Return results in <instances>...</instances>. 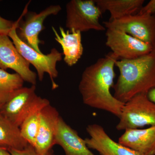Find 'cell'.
<instances>
[{"label":"cell","instance_id":"6da1fadb","mask_svg":"<svg viewBox=\"0 0 155 155\" xmlns=\"http://www.w3.org/2000/svg\"><path fill=\"white\" fill-rule=\"evenodd\" d=\"M119 58L110 52L87 67L78 85L84 104L109 112L119 118L125 103L111 94L116 77L114 67Z\"/></svg>","mask_w":155,"mask_h":155},{"label":"cell","instance_id":"7a4b0ae2","mask_svg":"<svg viewBox=\"0 0 155 155\" xmlns=\"http://www.w3.org/2000/svg\"><path fill=\"white\" fill-rule=\"evenodd\" d=\"M115 66L119 75L113 88L114 97L120 101L125 103L136 95L147 93L155 87V55L152 52L136 59H120Z\"/></svg>","mask_w":155,"mask_h":155},{"label":"cell","instance_id":"3957f363","mask_svg":"<svg viewBox=\"0 0 155 155\" xmlns=\"http://www.w3.org/2000/svg\"><path fill=\"white\" fill-rule=\"evenodd\" d=\"M18 21L15 22L14 28L9 32L8 36L13 41L15 47L26 61L31 64L36 69L39 80L41 81L45 73L49 75L52 84V88L56 89L58 85L55 82L54 79L58 77V72L57 64L62 59L63 54L57 49L53 48L49 54H41L33 49L22 41L18 37L17 28Z\"/></svg>","mask_w":155,"mask_h":155},{"label":"cell","instance_id":"277c9868","mask_svg":"<svg viewBox=\"0 0 155 155\" xmlns=\"http://www.w3.org/2000/svg\"><path fill=\"white\" fill-rule=\"evenodd\" d=\"M147 94H138L125 103L116 126L117 130L155 126V104L149 99Z\"/></svg>","mask_w":155,"mask_h":155},{"label":"cell","instance_id":"5b68a950","mask_svg":"<svg viewBox=\"0 0 155 155\" xmlns=\"http://www.w3.org/2000/svg\"><path fill=\"white\" fill-rule=\"evenodd\" d=\"M66 26L69 31L83 32L91 30L103 31L106 28L100 23L101 11L94 0H71L66 5Z\"/></svg>","mask_w":155,"mask_h":155},{"label":"cell","instance_id":"8992f818","mask_svg":"<svg viewBox=\"0 0 155 155\" xmlns=\"http://www.w3.org/2000/svg\"><path fill=\"white\" fill-rule=\"evenodd\" d=\"M61 9L60 5H52L38 13L26 11L24 14L25 19H21V17L18 20L16 31L18 37L28 46L43 54L39 48L42 42L39 38V35L45 28L44 22L48 17L57 15Z\"/></svg>","mask_w":155,"mask_h":155},{"label":"cell","instance_id":"52a82bcc","mask_svg":"<svg viewBox=\"0 0 155 155\" xmlns=\"http://www.w3.org/2000/svg\"><path fill=\"white\" fill-rule=\"evenodd\" d=\"M103 23L106 29H118L152 45L155 42V15L137 14Z\"/></svg>","mask_w":155,"mask_h":155},{"label":"cell","instance_id":"ba28073f","mask_svg":"<svg viewBox=\"0 0 155 155\" xmlns=\"http://www.w3.org/2000/svg\"><path fill=\"white\" fill-rule=\"evenodd\" d=\"M106 45L120 59L131 60L151 53L153 45L114 28H107Z\"/></svg>","mask_w":155,"mask_h":155},{"label":"cell","instance_id":"9c48e42d","mask_svg":"<svg viewBox=\"0 0 155 155\" xmlns=\"http://www.w3.org/2000/svg\"><path fill=\"white\" fill-rule=\"evenodd\" d=\"M36 87H22L2 106L0 113L14 125L20 127L39 102L41 97L35 93Z\"/></svg>","mask_w":155,"mask_h":155},{"label":"cell","instance_id":"30bf717a","mask_svg":"<svg viewBox=\"0 0 155 155\" xmlns=\"http://www.w3.org/2000/svg\"><path fill=\"white\" fill-rule=\"evenodd\" d=\"M0 68L14 70L24 81L36 84L37 75L30 69V64L19 54L8 35H0Z\"/></svg>","mask_w":155,"mask_h":155},{"label":"cell","instance_id":"8fae6325","mask_svg":"<svg viewBox=\"0 0 155 155\" xmlns=\"http://www.w3.org/2000/svg\"><path fill=\"white\" fill-rule=\"evenodd\" d=\"M60 117L57 109L50 104L42 109L38 133L34 147L39 154L45 155L55 145V139Z\"/></svg>","mask_w":155,"mask_h":155},{"label":"cell","instance_id":"7c38bea8","mask_svg":"<svg viewBox=\"0 0 155 155\" xmlns=\"http://www.w3.org/2000/svg\"><path fill=\"white\" fill-rule=\"evenodd\" d=\"M86 130L90 136L84 139L87 146L101 155H142L114 141L101 125L91 124L87 125Z\"/></svg>","mask_w":155,"mask_h":155},{"label":"cell","instance_id":"4fadbf2b","mask_svg":"<svg viewBox=\"0 0 155 155\" xmlns=\"http://www.w3.org/2000/svg\"><path fill=\"white\" fill-rule=\"evenodd\" d=\"M119 143L142 155H155V126L125 130Z\"/></svg>","mask_w":155,"mask_h":155},{"label":"cell","instance_id":"5bb4252c","mask_svg":"<svg viewBox=\"0 0 155 155\" xmlns=\"http://www.w3.org/2000/svg\"><path fill=\"white\" fill-rule=\"evenodd\" d=\"M55 144L60 145L65 155H95L87 146L76 130L60 117L56 133Z\"/></svg>","mask_w":155,"mask_h":155},{"label":"cell","instance_id":"9a60e30c","mask_svg":"<svg viewBox=\"0 0 155 155\" xmlns=\"http://www.w3.org/2000/svg\"><path fill=\"white\" fill-rule=\"evenodd\" d=\"M55 39L61 45L63 49L64 62L69 67L77 64L83 54V47L81 43V32L78 31H65L59 28L61 35L54 27H52Z\"/></svg>","mask_w":155,"mask_h":155},{"label":"cell","instance_id":"2e32d148","mask_svg":"<svg viewBox=\"0 0 155 155\" xmlns=\"http://www.w3.org/2000/svg\"><path fill=\"white\" fill-rule=\"evenodd\" d=\"M102 14L110 13L109 21L138 14L143 7L144 0H94Z\"/></svg>","mask_w":155,"mask_h":155},{"label":"cell","instance_id":"e0dca14e","mask_svg":"<svg viewBox=\"0 0 155 155\" xmlns=\"http://www.w3.org/2000/svg\"><path fill=\"white\" fill-rule=\"evenodd\" d=\"M28 143L21 135L19 127L0 113V147L7 149H24Z\"/></svg>","mask_w":155,"mask_h":155},{"label":"cell","instance_id":"ac0fdd59","mask_svg":"<svg viewBox=\"0 0 155 155\" xmlns=\"http://www.w3.org/2000/svg\"><path fill=\"white\" fill-rule=\"evenodd\" d=\"M50 104L48 100L41 98L37 105L25 118L19 127L23 138L33 147L38 133L41 112L44 107Z\"/></svg>","mask_w":155,"mask_h":155},{"label":"cell","instance_id":"d6986e66","mask_svg":"<svg viewBox=\"0 0 155 155\" xmlns=\"http://www.w3.org/2000/svg\"><path fill=\"white\" fill-rule=\"evenodd\" d=\"M24 81L17 73H10L0 68V104L8 101L19 89Z\"/></svg>","mask_w":155,"mask_h":155},{"label":"cell","instance_id":"ffe728a7","mask_svg":"<svg viewBox=\"0 0 155 155\" xmlns=\"http://www.w3.org/2000/svg\"><path fill=\"white\" fill-rule=\"evenodd\" d=\"M9 152L11 155H40L36 151L35 149L33 147L31 146L30 144L27 147L22 150H17L13 149L8 150ZM45 155H54L53 150H50Z\"/></svg>","mask_w":155,"mask_h":155},{"label":"cell","instance_id":"44dd1931","mask_svg":"<svg viewBox=\"0 0 155 155\" xmlns=\"http://www.w3.org/2000/svg\"><path fill=\"white\" fill-rule=\"evenodd\" d=\"M15 24V22L8 20L0 16V35H8Z\"/></svg>","mask_w":155,"mask_h":155},{"label":"cell","instance_id":"7402d4cb","mask_svg":"<svg viewBox=\"0 0 155 155\" xmlns=\"http://www.w3.org/2000/svg\"><path fill=\"white\" fill-rule=\"evenodd\" d=\"M138 14L154 15L155 14V0H151L140 9Z\"/></svg>","mask_w":155,"mask_h":155},{"label":"cell","instance_id":"603a6c76","mask_svg":"<svg viewBox=\"0 0 155 155\" xmlns=\"http://www.w3.org/2000/svg\"><path fill=\"white\" fill-rule=\"evenodd\" d=\"M147 95L149 99L155 104V87L152 89L148 92Z\"/></svg>","mask_w":155,"mask_h":155},{"label":"cell","instance_id":"cb8c5ba5","mask_svg":"<svg viewBox=\"0 0 155 155\" xmlns=\"http://www.w3.org/2000/svg\"><path fill=\"white\" fill-rule=\"evenodd\" d=\"M0 155H11L8 149L0 147Z\"/></svg>","mask_w":155,"mask_h":155},{"label":"cell","instance_id":"d4e9b609","mask_svg":"<svg viewBox=\"0 0 155 155\" xmlns=\"http://www.w3.org/2000/svg\"><path fill=\"white\" fill-rule=\"evenodd\" d=\"M153 51H152V52L155 55V41L153 45Z\"/></svg>","mask_w":155,"mask_h":155},{"label":"cell","instance_id":"484cf974","mask_svg":"<svg viewBox=\"0 0 155 155\" xmlns=\"http://www.w3.org/2000/svg\"><path fill=\"white\" fill-rule=\"evenodd\" d=\"M3 105H2V104H0V111H1V108L2 107V106Z\"/></svg>","mask_w":155,"mask_h":155}]
</instances>
